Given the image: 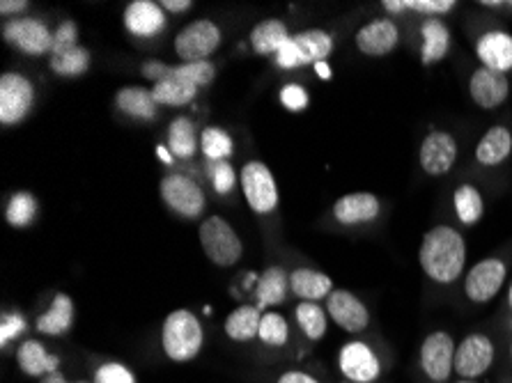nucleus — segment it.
Listing matches in <instances>:
<instances>
[{"label": "nucleus", "mask_w": 512, "mask_h": 383, "mask_svg": "<svg viewBox=\"0 0 512 383\" xmlns=\"http://www.w3.org/2000/svg\"><path fill=\"white\" fill-rule=\"evenodd\" d=\"M196 85L184 81V78L175 76V74H168L164 81L154 83L152 88V95L157 99L159 106H168V108H182V106H189L193 99L198 95Z\"/></svg>", "instance_id": "nucleus-27"}, {"label": "nucleus", "mask_w": 512, "mask_h": 383, "mask_svg": "<svg viewBox=\"0 0 512 383\" xmlns=\"http://www.w3.org/2000/svg\"><path fill=\"white\" fill-rule=\"evenodd\" d=\"M205 342V331L200 319L191 310H173L161 328V347L175 363L193 361Z\"/></svg>", "instance_id": "nucleus-2"}, {"label": "nucleus", "mask_w": 512, "mask_h": 383, "mask_svg": "<svg viewBox=\"0 0 512 383\" xmlns=\"http://www.w3.org/2000/svg\"><path fill=\"white\" fill-rule=\"evenodd\" d=\"M478 58L483 67L506 74L512 69V37L501 30H492L478 39Z\"/></svg>", "instance_id": "nucleus-20"}, {"label": "nucleus", "mask_w": 512, "mask_h": 383, "mask_svg": "<svg viewBox=\"0 0 512 383\" xmlns=\"http://www.w3.org/2000/svg\"><path fill=\"white\" fill-rule=\"evenodd\" d=\"M460 383H473V381H460Z\"/></svg>", "instance_id": "nucleus-53"}, {"label": "nucleus", "mask_w": 512, "mask_h": 383, "mask_svg": "<svg viewBox=\"0 0 512 383\" xmlns=\"http://www.w3.org/2000/svg\"><path fill=\"white\" fill-rule=\"evenodd\" d=\"M74 326V301L67 294L53 296L51 308L37 319V331L44 335H65Z\"/></svg>", "instance_id": "nucleus-25"}, {"label": "nucleus", "mask_w": 512, "mask_h": 383, "mask_svg": "<svg viewBox=\"0 0 512 383\" xmlns=\"http://www.w3.org/2000/svg\"><path fill=\"white\" fill-rule=\"evenodd\" d=\"M423 35V62L425 65H432V62H439L446 58L448 49H451V33L439 19H428L421 28Z\"/></svg>", "instance_id": "nucleus-31"}, {"label": "nucleus", "mask_w": 512, "mask_h": 383, "mask_svg": "<svg viewBox=\"0 0 512 383\" xmlns=\"http://www.w3.org/2000/svg\"><path fill=\"white\" fill-rule=\"evenodd\" d=\"M200 244L216 267H232L242 260L244 246L235 228L221 216H209L200 223Z\"/></svg>", "instance_id": "nucleus-3"}, {"label": "nucleus", "mask_w": 512, "mask_h": 383, "mask_svg": "<svg viewBox=\"0 0 512 383\" xmlns=\"http://www.w3.org/2000/svg\"><path fill=\"white\" fill-rule=\"evenodd\" d=\"M290 289L297 299L315 303L320 299H329L333 292V283L327 273L313 269H294L290 273Z\"/></svg>", "instance_id": "nucleus-22"}, {"label": "nucleus", "mask_w": 512, "mask_h": 383, "mask_svg": "<svg viewBox=\"0 0 512 383\" xmlns=\"http://www.w3.org/2000/svg\"><path fill=\"white\" fill-rule=\"evenodd\" d=\"M200 150L209 161H228V156L235 152V143L228 131L219 127H207L200 134Z\"/></svg>", "instance_id": "nucleus-36"}, {"label": "nucleus", "mask_w": 512, "mask_h": 383, "mask_svg": "<svg viewBox=\"0 0 512 383\" xmlns=\"http://www.w3.org/2000/svg\"><path fill=\"white\" fill-rule=\"evenodd\" d=\"M453 7V0H402V10H416L421 14H446Z\"/></svg>", "instance_id": "nucleus-42"}, {"label": "nucleus", "mask_w": 512, "mask_h": 383, "mask_svg": "<svg viewBox=\"0 0 512 383\" xmlns=\"http://www.w3.org/2000/svg\"><path fill=\"white\" fill-rule=\"evenodd\" d=\"M175 76L184 78V81H189L196 85V88H205V85H209L214 81L216 76V69L209 60H203V62H182V65L173 67Z\"/></svg>", "instance_id": "nucleus-38"}, {"label": "nucleus", "mask_w": 512, "mask_h": 383, "mask_svg": "<svg viewBox=\"0 0 512 383\" xmlns=\"http://www.w3.org/2000/svg\"><path fill=\"white\" fill-rule=\"evenodd\" d=\"M308 101H310L308 92L297 83H287L281 90V104L287 108V111H292V113L306 111Z\"/></svg>", "instance_id": "nucleus-41"}, {"label": "nucleus", "mask_w": 512, "mask_h": 383, "mask_svg": "<svg viewBox=\"0 0 512 383\" xmlns=\"http://www.w3.org/2000/svg\"><path fill=\"white\" fill-rule=\"evenodd\" d=\"M315 72H317V76H320V78H331V67L327 65V62H317Z\"/></svg>", "instance_id": "nucleus-50"}, {"label": "nucleus", "mask_w": 512, "mask_h": 383, "mask_svg": "<svg viewBox=\"0 0 512 383\" xmlns=\"http://www.w3.org/2000/svg\"><path fill=\"white\" fill-rule=\"evenodd\" d=\"M494 363V345L487 335L473 333L460 342L455 351V372L462 379H478Z\"/></svg>", "instance_id": "nucleus-10"}, {"label": "nucleus", "mask_w": 512, "mask_h": 383, "mask_svg": "<svg viewBox=\"0 0 512 383\" xmlns=\"http://www.w3.org/2000/svg\"><path fill=\"white\" fill-rule=\"evenodd\" d=\"M209 179H212V186L216 193L226 195L235 189L237 175H235V168H232L228 161H209Z\"/></svg>", "instance_id": "nucleus-39"}, {"label": "nucleus", "mask_w": 512, "mask_h": 383, "mask_svg": "<svg viewBox=\"0 0 512 383\" xmlns=\"http://www.w3.org/2000/svg\"><path fill=\"white\" fill-rule=\"evenodd\" d=\"M512 152V134L506 127H492L476 147V159L483 166H499Z\"/></svg>", "instance_id": "nucleus-28"}, {"label": "nucleus", "mask_w": 512, "mask_h": 383, "mask_svg": "<svg viewBox=\"0 0 512 383\" xmlns=\"http://www.w3.org/2000/svg\"><path fill=\"white\" fill-rule=\"evenodd\" d=\"M398 42H400L398 26L389 19L370 21L368 26H363L359 33H356V49L372 58L389 56L395 46H398Z\"/></svg>", "instance_id": "nucleus-18"}, {"label": "nucleus", "mask_w": 512, "mask_h": 383, "mask_svg": "<svg viewBox=\"0 0 512 383\" xmlns=\"http://www.w3.org/2000/svg\"><path fill=\"white\" fill-rule=\"evenodd\" d=\"M287 289H290V276H287L281 267H269L258 278V287H255L258 308L265 310V308L283 303Z\"/></svg>", "instance_id": "nucleus-30"}, {"label": "nucleus", "mask_w": 512, "mask_h": 383, "mask_svg": "<svg viewBox=\"0 0 512 383\" xmlns=\"http://www.w3.org/2000/svg\"><path fill=\"white\" fill-rule=\"evenodd\" d=\"M457 161V143L446 131H434L421 145V166L428 175H446Z\"/></svg>", "instance_id": "nucleus-16"}, {"label": "nucleus", "mask_w": 512, "mask_h": 383, "mask_svg": "<svg viewBox=\"0 0 512 383\" xmlns=\"http://www.w3.org/2000/svg\"><path fill=\"white\" fill-rule=\"evenodd\" d=\"M506 283V264L501 260H483L469 271L464 292L473 303L492 301Z\"/></svg>", "instance_id": "nucleus-14"}, {"label": "nucleus", "mask_w": 512, "mask_h": 383, "mask_svg": "<svg viewBox=\"0 0 512 383\" xmlns=\"http://www.w3.org/2000/svg\"><path fill=\"white\" fill-rule=\"evenodd\" d=\"M278 383H320L315 377H310L306 372H299V370H292V372H285L281 374V379Z\"/></svg>", "instance_id": "nucleus-46"}, {"label": "nucleus", "mask_w": 512, "mask_h": 383, "mask_svg": "<svg viewBox=\"0 0 512 383\" xmlns=\"http://www.w3.org/2000/svg\"><path fill=\"white\" fill-rule=\"evenodd\" d=\"M168 150L173 159H191L198 150L196 127L186 117H177L168 127Z\"/></svg>", "instance_id": "nucleus-32"}, {"label": "nucleus", "mask_w": 512, "mask_h": 383, "mask_svg": "<svg viewBox=\"0 0 512 383\" xmlns=\"http://www.w3.org/2000/svg\"><path fill=\"white\" fill-rule=\"evenodd\" d=\"M49 67L53 74H58L62 78L83 76L90 69V51L81 44L53 46Z\"/></svg>", "instance_id": "nucleus-23"}, {"label": "nucleus", "mask_w": 512, "mask_h": 383, "mask_svg": "<svg viewBox=\"0 0 512 383\" xmlns=\"http://www.w3.org/2000/svg\"><path fill=\"white\" fill-rule=\"evenodd\" d=\"M455 351V342L448 333L437 331L428 335L421 349L423 372L428 374L432 381H446L453 374Z\"/></svg>", "instance_id": "nucleus-11"}, {"label": "nucleus", "mask_w": 512, "mask_h": 383, "mask_svg": "<svg viewBox=\"0 0 512 383\" xmlns=\"http://www.w3.org/2000/svg\"><path fill=\"white\" fill-rule=\"evenodd\" d=\"M69 44H79V30L72 21L60 23V28L53 33V46H69Z\"/></svg>", "instance_id": "nucleus-44"}, {"label": "nucleus", "mask_w": 512, "mask_h": 383, "mask_svg": "<svg viewBox=\"0 0 512 383\" xmlns=\"http://www.w3.org/2000/svg\"><path fill=\"white\" fill-rule=\"evenodd\" d=\"M242 191L255 214H271L278 207V186L274 173L262 161H248L242 168Z\"/></svg>", "instance_id": "nucleus-7"}, {"label": "nucleus", "mask_w": 512, "mask_h": 383, "mask_svg": "<svg viewBox=\"0 0 512 383\" xmlns=\"http://www.w3.org/2000/svg\"><path fill=\"white\" fill-rule=\"evenodd\" d=\"M124 28L134 37L152 39L166 28V10L152 0H134L124 10Z\"/></svg>", "instance_id": "nucleus-15"}, {"label": "nucleus", "mask_w": 512, "mask_h": 383, "mask_svg": "<svg viewBox=\"0 0 512 383\" xmlns=\"http://www.w3.org/2000/svg\"><path fill=\"white\" fill-rule=\"evenodd\" d=\"M467 262V246H464L462 234L448 225L425 234L421 246V267L434 283H455L460 278Z\"/></svg>", "instance_id": "nucleus-1"}, {"label": "nucleus", "mask_w": 512, "mask_h": 383, "mask_svg": "<svg viewBox=\"0 0 512 383\" xmlns=\"http://www.w3.org/2000/svg\"><path fill=\"white\" fill-rule=\"evenodd\" d=\"M221 28L209 19H198L175 37V53L184 62H203L221 46Z\"/></svg>", "instance_id": "nucleus-6"}, {"label": "nucleus", "mask_w": 512, "mask_h": 383, "mask_svg": "<svg viewBox=\"0 0 512 383\" xmlns=\"http://www.w3.org/2000/svg\"><path fill=\"white\" fill-rule=\"evenodd\" d=\"M191 0H164L161 7H164L166 12H173V14H182L186 10H191Z\"/></svg>", "instance_id": "nucleus-48"}, {"label": "nucleus", "mask_w": 512, "mask_h": 383, "mask_svg": "<svg viewBox=\"0 0 512 383\" xmlns=\"http://www.w3.org/2000/svg\"><path fill=\"white\" fill-rule=\"evenodd\" d=\"M333 51V37L324 30H304V33L292 35L276 53V65L281 69H299L306 65L324 62Z\"/></svg>", "instance_id": "nucleus-4"}, {"label": "nucleus", "mask_w": 512, "mask_h": 383, "mask_svg": "<svg viewBox=\"0 0 512 383\" xmlns=\"http://www.w3.org/2000/svg\"><path fill=\"white\" fill-rule=\"evenodd\" d=\"M40 383H95V381H67L65 377H62V372H53V374H49V377L40 379Z\"/></svg>", "instance_id": "nucleus-49"}, {"label": "nucleus", "mask_w": 512, "mask_h": 383, "mask_svg": "<svg viewBox=\"0 0 512 383\" xmlns=\"http://www.w3.org/2000/svg\"><path fill=\"white\" fill-rule=\"evenodd\" d=\"M508 301H510V308H512V287H510V296H508Z\"/></svg>", "instance_id": "nucleus-52"}, {"label": "nucleus", "mask_w": 512, "mask_h": 383, "mask_svg": "<svg viewBox=\"0 0 512 383\" xmlns=\"http://www.w3.org/2000/svg\"><path fill=\"white\" fill-rule=\"evenodd\" d=\"M510 356H512V349H510Z\"/></svg>", "instance_id": "nucleus-54"}, {"label": "nucleus", "mask_w": 512, "mask_h": 383, "mask_svg": "<svg viewBox=\"0 0 512 383\" xmlns=\"http://www.w3.org/2000/svg\"><path fill=\"white\" fill-rule=\"evenodd\" d=\"M3 39L26 56H44L53 51V33L37 19H14L3 26Z\"/></svg>", "instance_id": "nucleus-9"}, {"label": "nucleus", "mask_w": 512, "mask_h": 383, "mask_svg": "<svg viewBox=\"0 0 512 383\" xmlns=\"http://www.w3.org/2000/svg\"><path fill=\"white\" fill-rule=\"evenodd\" d=\"M17 363L26 377L44 379L53 372H60L58 370L60 358L56 354H49V351L44 349L42 342H37V340L23 342V345L17 349Z\"/></svg>", "instance_id": "nucleus-21"}, {"label": "nucleus", "mask_w": 512, "mask_h": 383, "mask_svg": "<svg viewBox=\"0 0 512 383\" xmlns=\"http://www.w3.org/2000/svg\"><path fill=\"white\" fill-rule=\"evenodd\" d=\"M382 211V202L372 193H349L333 205V216L343 225L372 223Z\"/></svg>", "instance_id": "nucleus-19"}, {"label": "nucleus", "mask_w": 512, "mask_h": 383, "mask_svg": "<svg viewBox=\"0 0 512 383\" xmlns=\"http://www.w3.org/2000/svg\"><path fill=\"white\" fill-rule=\"evenodd\" d=\"M23 328H26V322L19 315H12V317H5L3 319V326H0V345H7L12 338H17L19 333H23Z\"/></svg>", "instance_id": "nucleus-43"}, {"label": "nucleus", "mask_w": 512, "mask_h": 383, "mask_svg": "<svg viewBox=\"0 0 512 383\" xmlns=\"http://www.w3.org/2000/svg\"><path fill=\"white\" fill-rule=\"evenodd\" d=\"M35 106V85L19 72L0 76V124L14 127L26 120Z\"/></svg>", "instance_id": "nucleus-5"}, {"label": "nucleus", "mask_w": 512, "mask_h": 383, "mask_svg": "<svg viewBox=\"0 0 512 383\" xmlns=\"http://www.w3.org/2000/svg\"><path fill=\"white\" fill-rule=\"evenodd\" d=\"M258 340L265 342L267 347H285L287 340H290V328H287L285 317L278 315V312L262 315Z\"/></svg>", "instance_id": "nucleus-37"}, {"label": "nucleus", "mask_w": 512, "mask_h": 383, "mask_svg": "<svg viewBox=\"0 0 512 383\" xmlns=\"http://www.w3.org/2000/svg\"><path fill=\"white\" fill-rule=\"evenodd\" d=\"M95 383H136V377L122 363H104L95 374Z\"/></svg>", "instance_id": "nucleus-40"}, {"label": "nucleus", "mask_w": 512, "mask_h": 383, "mask_svg": "<svg viewBox=\"0 0 512 383\" xmlns=\"http://www.w3.org/2000/svg\"><path fill=\"white\" fill-rule=\"evenodd\" d=\"M28 7V3L26 0H3V3H0V14H19V12H23Z\"/></svg>", "instance_id": "nucleus-47"}, {"label": "nucleus", "mask_w": 512, "mask_h": 383, "mask_svg": "<svg viewBox=\"0 0 512 383\" xmlns=\"http://www.w3.org/2000/svg\"><path fill=\"white\" fill-rule=\"evenodd\" d=\"M469 92H471L473 101H476L480 108L492 111V108L501 106L503 101L508 99L510 81L506 78V74L494 72V69H487V67H480L471 76Z\"/></svg>", "instance_id": "nucleus-17"}, {"label": "nucleus", "mask_w": 512, "mask_h": 383, "mask_svg": "<svg viewBox=\"0 0 512 383\" xmlns=\"http://www.w3.org/2000/svg\"><path fill=\"white\" fill-rule=\"evenodd\" d=\"M453 205L457 211V218L464 225H473L480 221V216H483L485 205H483V195L478 193L476 186H460V189L455 191V198H453Z\"/></svg>", "instance_id": "nucleus-34"}, {"label": "nucleus", "mask_w": 512, "mask_h": 383, "mask_svg": "<svg viewBox=\"0 0 512 383\" xmlns=\"http://www.w3.org/2000/svg\"><path fill=\"white\" fill-rule=\"evenodd\" d=\"M287 39L290 30L281 19H265L251 30V46L258 56H276Z\"/></svg>", "instance_id": "nucleus-26"}, {"label": "nucleus", "mask_w": 512, "mask_h": 383, "mask_svg": "<svg viewBox=\"0 0 512 383\" xmlns=\"http://www.w3.org/2000/svg\"><path fill=\"white\" fill-rule=\"evenodd\" d=\"M115 104H118L124 115L134 117V120H154L159 111V104L154 99L152 90L141 88V85H129V88L118 90Z\"/></svg>", "instance_id": "nucleus-24"}, {"label": "nucleus", "mask_w": 512, "mask_h": 383, "mask_svg": "<svg viewBox=\"0 0 512 383\" xmlns=\"http://www.w3.org/2000/svg\"><path fill=\"white\" fill-rule=\"evenodd\" d=\"M157 154H159V159L164 161V163H170V161H173V156H170V152L166 150V147H159Z\"/></svg>", "instance_id": "nucleus-51"}, {"label": "nucleus", "mask_w": 512, "mask_h": 383, "mask_svg": "<svg viewBox=\"0 0 512 383\" xmlns=\"http://www.w3.org/2000/svg\"><path fill=\"white\" fill-rule=\"evenodd\" d=\"M262 310L258 306H239L226 319V335L235 342H251L260 335Z\"/></svg>", "instance_id": "nucleus-29"}, {"label": "nucleus", "mask_w": 512, "mask_h": 383, "mask_svg": "<svg viewBox=\"0 0 512 383\" xmlns=\"http://www.w3.org/2000/svg\"><path fill=\"white\" fill-rule=\"evenodd\" d=\"M338 365L345 379L352 383H375L379 372H382L379 358L366 342H349V345L340 349Z\"/></svg>", "instance_id": "nucleus-12"}, {"label": "nucleus", "mask_w": 512, "mask_h": 383, "mask_svg": "<svg viewBox=\"0 0 512 383\" xmlns=\"http://www.w3.org/2000/svg\"><path fill=\"white\" fill-rule=\"evenodd\" d=\"M35 216H37V200L33 193L19 191L12 195L10 202H7L5 218L12 228H28V225L35 221Z\"/></svg>", "instance_id": "nucleus-35"}, {"label": "nucleus", "mask_w": 512, "mask_h": 383, "mask_svg": "<svg viewBox=\"0 0 512 383\" xmlns=\"http://www.w3.org/2000/svg\"><path fill=\"white\" fill-rule=\"evenodd\" d=\"M170 72H173V67H168V65H164V62H159V60H147L145 65L141 67V74L147 78V81H154V83L164 81V78Z\"/></svg>", "instance_id": "nucleus-45"}, {"label": "nucleus", "mask_w": 512, "mask_h": 383, "mask_svg": "<svg viewBox=\"0 0 512 383\" xmlns=\"http://www.w3.org/2000/svg\"><path fill=\"white\" fill-rule=\"evenodd\" d=\"M294 317H297L301 333H304L308 340H322L324 333H327V326H329L327 312L317 306V303L301 301L297 310H294Z\"/></svg>", "instance_id": "nucleus-33"}, {"label": "nucleus", "mask_w": 512, "mask_h": 383, "mask_svg": "<svg viewBox=\"0 0 512 383\" xmlns=\"http://www.w3.org/2000/svg\"><path fill=\"white\" fill-rule=\"evenodd\" d=\"M159 193H161V200H164L166 205L182 218H198L207 205L203 189H200L191 177L180 175V173L166 175L161 179Z\"/></svg>", "instance_id": "nucleus-8"}, {"label": "nucleus", "mask_w": 512, "mask_h": 383, "mask_svg": "<svg viewBox=\"0 0 512 383\" xmlns=\"http://www.w3.org/2000/svg\"><path fill=\"white\" fill-rule=\"evenodd\" d=\"M329 317L347 333H361L370 324V312L363 306L359 296H354L347 289H333L327 299Z\"/></svg>", "instance_id": "nucleus-13"}]
</instances>
